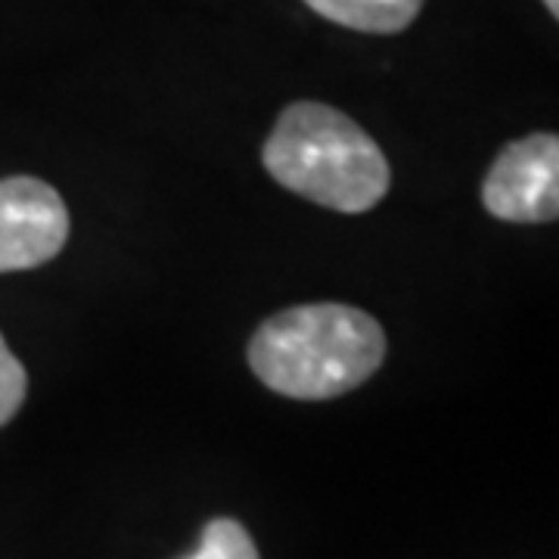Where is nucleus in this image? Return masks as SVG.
I'll list each match as a JSON object with an SVG mask.
<instances>
[{"instance_id":"423d86ee","label":"nucleus","mask_w":559,"mask_h":559,"mask_svg":"<svg viewBox=\"0 0 559 559\" xmlns=\"http://www.w3.org/2000/svg\"><path fill=\"white\" fill-rule=\"evenodd\" d=\"M187 559H259V547L240 522L221 516L202 528L200 547Z\"/></svg>"},{"instance_id":"0eeeda50","label":"nucleus","mask_w":559,"mask_h":559,"mask_svg":"<svg viewBox=\"0 0 559 559\" xmlns=\"http://www.w3.org/2000/svg\"><path fill=\"white\" fill-rule=\"evenodd\" d=\"M25 392H28L25 367L0 336V426H7L10 419L20 414Z\"/></svg>"},{"instance_id":"6e6552de","label":"nucleus","mask_w":559,"mask_h":559,"mask_svg":"<svg viewBox=\"0 0 559 559\" xmlns=\"http://www.w3.org/2000/svg\"><path fill=\"white\" fill-rule=\"evenodd\" d=\"M547 3V10L554 13V16H559V0H544Z\"/></svg>"},{"instance_id":"7ed1b4c3","label":"nucleus","mask_w":559,"mask_h":559,"mask_svg":"<svg viewBox=\"0 0 559 559\" xmlns=\"http://www.w3.org/2000/svg\"><path fill=\"white\" fill-rule=\"evenodd\" d=\"M485 209L513 224H547L559 215V138L532 134L500 150L481 183Z\"/></svg>"},{"instance_id":"f257e3e1","label":"nucleus","mask_w":559,"mask_h":559,"mask_svg":"<svg viewBox=\"0 0 559 559\" xmlns=\"http://www.w3.org/2000/svg\"><path fill=\"white\" fill-rule=\"evenodd\" d=\"M385 333L367 311L323 301L264 320L249 364L267 389L296 401L340 399L380 370Z\"/></svg>"},{"instance_id":"20e7f679","label":"nucleus","mask_w":559,"mask_h":559,"mask_svg":"<svg viewBox=\"0 0 559 559\" xmlns=\"http://www.w3.org/2000/svg\"><path fill=\"white\" fill-rule=\"evenodd\" d=\"M66 240L69 209L47 180H0V274L53 261Z\"/></svg>"},{"instance_id":"39448f33","label":"nucleus","mask_w":559,"mask_h":559,"mask_svg":"<svg viewBox=\"0 0 559 559\" xmlns=\"http://www.w3.org/2000/svg\"><path fill=\"white\" fill-rule=\"evenodd\" d=\"M305 3L323 20L373 35L404 32L423 10V0H305Z\"/></svg>"},{"instance_id":"f03ea898","label":"nucleus","mask_w":559,"mask_h":559,"mask_svg":"<svg viewBox=\"0 0 559 559\" xmlns=\"http://www.w3.org/2000/svg\"><path fill=\"white\" fill-rule=\"evenodd\" d=\"M264 168L314 205L360 215L389 193V162L358 121L323 103H293L264 143Z\"/></svg>"}]
</instances>
